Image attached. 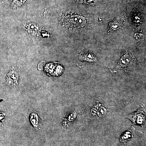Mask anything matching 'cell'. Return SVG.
<instances>
[{
    "label": "cell",
    "instance_id": "cell-11",
    "mask_svg": "<svg viewBox=\"0 0 146 146\" xmlns=\"http://www.w3.org/2000/svg\"><path fill=\"white\" fill-rule=\"evenodd\" d=\"M80 2L83 3H90L92 2L94 0H77Z\"/></svg>",
    "mask_w": 146,
    "mask_h": 146
},
{
    "label": "cell",
    "instance_id": "cell-5",
    "mask_svg": "<svg viewBox=\"0 0 146 146\" xmlns=\"http://www.w3.org/2000/svg\"><path fill=\"white\" fill-rule=\"evenodd\" d=\"M18 72L15 71H12L8 74V80L12 85H16L18 83Z\"/></svg>",
    "mask_w": 146,
    "mask_h": 146
},
{
    "label": "cell",
    "instance_id": "cell-7",
    "mask_svg": "<svg viewBox=\"0 0 146 146\" xmlns=\"http://www.w3.org/2000/svg\"><path fill=\"white\" fill-rule=\"evenodd\" d=\"M77 115V113L76 111H74V112H72L68 116V117L65 119V121H64V124H63L64 126H67L68 125H69L70 123L72 122L74 120L76 119Z\"/></svg>",
    "mask_w": 146,
    "mask_h": 146
},
{
    "label": "cell",
    "instance_id": "cell-8",
    "mask_svg": "<svg viewBox=\"0 0 146 146\" xmlns=\"http://www.w3.org/2000/svg\"><path fill=\"white\" fill-rule=\"evenodd\" d=\"M130 58L127 56H124L121 58L120 63L121 65L123 67H126L129 65L130 63Z\"/></svg>",
    "mask_w": 146,
    "mask_h": 146
},
{
    "label": "cell",
    "instance_id": "cell-10",
    "mask_svg": "<svg viewBox=\"0 0 146 146\" xmlns=\"http://www.w3.org/2000/svg\"><path fill=\"white\" fill-rule=\"evenodd\" d=\"M26 1V0H14L12 5L14 7H19L24 4Z\"/></svg>",
    "mask_w": 146,
    "mask_h": 146
},
{
    "label": "cell",
    "instance_id": "cell-9",
    "mask_svg": "<svg viewBox=\"0 0 146 146\" xmlns=\"http://www.w3.org/2000/svg\"><path fill=\"white\" fill-rule=\"evenodd\" d=\"M31 120L34 127L37 128L38 125V120L37 115L35 113H33L31 116Z\"/></svg>",
    "mask_w": 146,
    "mask_h": 146
},
{
    "label": "cell",
    "instance_id": "cell-4",
    "mask_svg": "<svg viewBox=\"0 0 146 146\" xmlns=\"http://www.w3.org/2000/svg\"><path fill=\"white\" fill-rule=\"evenodd\" d=\"M80 59L81 60L88 61V62H94L97 60L96 57L90 52L83 53L80 55Z\"/></svg>",
    "mask_w": 146,
    "mask_h": 146
},
{
    "label": "cell",
    "instance_id": "cell-1",
    "mask_svg": "<svg viewBox=\"0 0 146 146\" xmlns=\"http://www.w3.org/2000/svg\"><path fill=\"white\" fill-rule=\"evenodd\" d=\"M63 23L69 28L77 29L85 26L86 20L82 16L77 15H68L63 18Z\"/></svg>",
    "mask_w": 146,
    "mask_h": 146
},
{
    "label": "cell",
    "instance_id": "cell-3",
    "mask_svg": "<svg viewBox=\"0 0 146 146\" xmlns=\"http://www.w3.org/2000/svg\"><path fill=\"white\" fill-rule=\"evenodd\" d=\"M106 108L102 106L100 104H97L95 108L93 109V110H92V112H95V113L100 117H102L106 115Z\"/></svg>",
    "mask_w": 146,
    "mask_h": 146
},
{
    "label": "cell",
    "instance_id": "cell-6",
    "mask_svg": "<svg viewBox=\"0 0 146 146\" xmlns=\"http://www.w3.org/2000/svg\"><path fill=\"white\" fill-rule=\"evenodd\" d=\"M27 29L28 31L32 34L36 35L39 31V28L35 24L31 23L27 25Z\"/></svg>",
    "mask_w": 146,
    "mask_h": 146
},
{
    "label": "cell",
    "instance_id": "cell-2",
    "mask_svg": "<svg viewBox=\"0 0 146 146\" xmlns=\"http://www.w3.org/2000/svg\"><path fill=\"white\" fill-rule=\"evenodd\" d=\"M127 118L131 120L135 125L143 124L145 121V115L142 109H140L137 112L128 115Z\"/></svg>",
    "mask_w": 146,
    "mask_h": 146
}]
</instances>
